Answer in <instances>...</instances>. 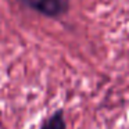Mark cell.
Here are the masks:
<instances>
[{
    "label": "cell",
    "mask_w": 129,
    "mask_h": 129,
    "mask_svg": "<svg viewBox=\"0 0 129 129\" xmlns=\"http://www.w3.org/2000/svg\"><path fill=\"white\" fill-rule=\"evenodd\" d=\"M31 10L47 18H58L68 10L67 0H20Z\"/></svg>",
    "instance_id": "6da1fadb"
},
{
    "label": "cell",
    "mask_w": 129,
    "mask_h": 129,
    "mask_svg": "<svg viewBox=\"0 0 129 129\" xmlns=\"http://www.w3.org/2000/svg\"><path fill=\"white\" fill-rule=\"evenodd\" d=\"M39 129H67V122L64 117V110L58 108L53 112L49 118L43 121Z\"/></svg>",
    "instance_id": "7a4b0ae2"
}]
</instances>
